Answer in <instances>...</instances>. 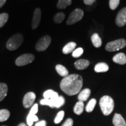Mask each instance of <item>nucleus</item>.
Segmentation results:
<instances>
[{
  "label": "nucleus",
  "mask_w": 126,
  "mask_h": 126,
  "mask_svg": "<svg viewBox=\"0 0 126 126\" xmlns=\"http://www.w3.org/2000/svg\"><path fill=\"white\" fill-rule=\"evenodd\" d=\"M83 86V79L78 74H71L64 77L60 82V88L69 96L78 94Z\"/></svg>",
  "instance_id": "nucleus-1"
},
{
  "label": "nucleus",
  "mask_w": 126,
  "mask_h": 126,
  "mask_svg": "<svg viewBox=\"0 0 126 126\" xmlns=\"http://www.w3.org/2000/svg\"><path fill=\"white\" fill-rule=\"evenodd\" d=\"M100 109L105 116H108L113 111L114 103L113 99L109 96H104L99 101Z\"/></svg>",
  "instance_id": "nucleus-2"
},
{
  "label": "nucleus",
  "mask_w": 126,
  "mask_h": 126,
  "mask_svg": "<svg viewBox=\"0 0 126 126\" xmlns=\"http://www.w3.org/2000/svg\"><path fill=\"white\" fill-rule=\"evenodd\" d=\"M23 42V36L22 34H16L12 36L8 40L7 43V48L10 51H14L19 47Z\"/></svg>",
  "instance_id": "nucleus-3"
},
{
  "label": "nucleus",
  "mask_w": 126,
  "mask_h": 126,
  "mask_svg": "<svg viewBox=\"0 0 126 126\" xmlns=\"http://www.w3.org/2000/svg\"><path fill=\"white\" fill-rule=\"evenodd\" d=\"M65 103V99L63 96H59L54 99H44L40 100V104L42 105H47L51 108H59Z\"/></svg>",
  "instance_id": "nucleus-4"
},
{
  "label": "nucleus",
  "mask_w": 126,
  "mask_h": 126,
  "mask_svg": "<svg viewBox=\"0 0 126 126\" xmlns=\"http://www.w3.org/2000/svg\"><path fill=\"white\" fill-rule=\"evenodd\" d=\"M126 46V40L120 39L108 43L106 46V50L108 51H116L122 49Z\"/></svg>",
  "instance_id": "nucleus-5"
},
{
  "label": "nucleus",
  "mask_w": 126,
  "mask_h": 126,
  "mask_svg": "<svg viewBox=\"0 0 126 126\" xmlns=\"http://www.w3.org/2000/svg\"><path fill=\"white\" fill-rule=\"evenodd\" d=\"M84 13L81 9H75L71 12L67 20V25H71L81 20L82 19Z\"/></svg>",
  "instance_id": "nucleus-6"
},
{
  "label": "nucleus",
  "mask_w": 126,
  "mask_h": 126,
  "mask_svg": "<svg viewBox=\"0 0 126 126\" xmlns=\"http://www.w3.org/2000/svg\"><path fill=\"white\" fill-rule=\"evenodd\" d=\"M51 42V39L48 35L44 36L39 39L36 45V50L38 51H45L48 48Z\"/></svg>",
  "instance_id": "nucleus-7"
},
{
  "label": "nucleus",
  "mask_w": 126,
  "mask_h": 126,
  "mask_svg": "<svg viewBox=\"0 0 126 126\" xmlns=\"http://www.w3.org/2000/svg\"><path fill=\"white\" fill-rule=\"evenodd\" d=\"M34 60V56L32 54H24L18 57L15 61L17 66H24L32 63Z\"/></svg>",
  "instance_id": "nucleus-8"
},
{
  "label": "nucleus",
  "mask_w": 126,
  "mask_h": 126,
  "mask_svg": "<svg viewBox=\"0 0 126 126\" xmlns=\"http://www.w3.org/2000/svg\"><path fill=\"white\" fill-rule=\"evenodd\" d=\"M36 99V94L34 92H28L25 95L23 100V105L25 108H31Z\"/></svg>",
  "instance_id": "nucleus-9"
},
{
  "label": "nucleus",
  "mask_w": 126,
  "mask_h": 126,
  "mask_svg": "<svg viewBox=\"0 0 126 126\" xmlns=\"http://www.w3.org/2000/svg\"><path fill=\"white\" fill-rule=\"evenodd\" d=\"M116 23L118 26L122 27L126 24V7L120 11L116 18Z\"/></svg>",
  "instance_id": "nucleus-10"
},
{
  "label": "nucleus",
  "mask_w": 126,
  "mask_h": 126,
  "mask_svg": "<svg viewBox=\"0 0 126 126\" xmlns=\"http://www.w3.org/2000/svg\"><path fill=\"white\" fill-rule=\"evenodd\" d=\"M41 17H42V12L41 9L37 8L34 10L32 22V29H36L40 24Z\"/></svg>",
  "instance_id": "nucleus-11"
},
{
  "label": "nucleus",
  "mask_w": 126,
  "mask_h": 126,
  "mask_svg": "<svg viewBox=\"0 0 126 126\" xmlns=\"http://www.w3.org/2000/svg\"><path fill=\"white\" fill-rule=\"evenodd\" d=\"M89 64H90V62L87 60L85 59L78 60L74 63L75 68L78 70H85L89 65Z\"/></svg>",
  "instance_id": "nucleus-12"
},
{
  "label": "nucleus",
  "mask_w": 126,
  "mask_h": 126,
  "mask_svg": "<svg viewBox=\"0 0 126 126\" xmlns=\"http://www.w3.org/2000/svg\"><path fill=\"white\" fill-rule=\"evenodd\" d=\"M113 124L114 126H126V122L121 114L116 113L113 116Z\"/></svg>",
  "instance_id": "nucleus-13"
},
{
  "label": "nucleus",
  "mask_w": 126,
  "mask_h": 126,
  "mask_svg": "<svg viewBox=\"0 0 126 126\" xmlns=\"http://www.w3.org/2000/svg\"><path fill=\"white\" fill-rule=\"evenodd\" d=\"M113 61L117 64L124 65L126 64V56L123 53H118L113 57Z\"/></svg>",
  "instance_id": "nucleus-14"
},
{
  "label": "nucleus",
  "mask_w": 126,
  "mask_h": 126,
  "mask_svg": "<svg viewBox=\"0 0 126 126\" xmlns=\"http://www.w3.org/2000/svg\"><path fill=\"white\" fill-rule=\"evenodd\" d=\"M91 90L89 89H88V88H86V89L82 91L78 94V99L79 101L83 102L86 101V100L89 98V96H90L91 94Z\"/></svg>",
  "instance_id": "nucleus-15"
},
{
  "label": "nucleus",
  "mask_w": 126,
  "mask_h": 126,
  "mask_svg": "<svg viewBox=\"0 0 126 126\" xmlns=\"http://www.w3.org/2000/svg\"><path fill=\"white\" fill-rule=\"evenodd\" d=\"M77 46V44L75 42H71L67 43L63 48V53L64 54H68L72 53L75 50V47Z\"/></svg>",
  "instance_id": "nucleus-16"
},
{
  "label": "nucleus",
  "mask_w": 126,
  "mask_h": 126,
  "mask_svg": "<svg viewBox=\"0 0 126 126\" xmlns=\"http://www.w3.org/2000/svg\"><path fill=\"white\" fill-rule=\"evenodd\" d=\"M94 71L96 72H105L109 70V66L105 63H97L94 67Z\"/></svg>",
  "instance_id": "nucleus-17"
},
{
  "label": "nucleus",
  "mask_w": 126,
  "mask_h": 126,
  "mask_svg": "<svg viewBox=\"0 0 126 126\" xmlns=\"http://www.w3.org/2000/svg\"><path fill=\"white\" fill-rule=\"evenodd\" d=\"M56 70L58 74L61 77H65L68 75V71L64 66L61 65V64H58L56 66Z\"/></svg>",
  "instance_id": "nucleus-18"
},
{
  "label": "nucleus",
  "mask_w": 126,
  "mask_h": 126,
  "mask_svg": "<svg viewBox=\"0 0 126 126\" xmlns=\"http://www.w3.org/2000/svg\"><path fill=\"white\" fill-rule=\"evenodd\" d=\"M43 96L45 99H54L59 96V94L57 92H55L53 90H47L45 91L43 94Z\"/></svg>",
  "instance_id": "nucleus-19"
},
{
  "label": "nucleus",
  "mask_w": 126,
  "mask_h": 126,
  "mask_svg": "<svg viewBox=\"0 0 126 126\" xmlns=\"http://www.w3.org/2000/svg\"><path fill=\"white\" fill-rule=\"evenodd\" d=\"M8 86L4 83H0V102L4 100L7 96L8 93Z\"/></svg>",
  "instance_id": "nucleus-20"
},
{
  "label": "nucleus",
  "mask_w": 126,
  "mask_h": 126,
  "mask_svg": "<svg viewBox=\"0 0 126 126\" xmlns=\"http://www.w3.org/2000/svg\"><path fill=\"white\" fill-rule=\"evenodd\" d=\"M91 41L94 46L96 48L100 47L102 46V39L97 33H94L93 34L91 37Z\"/></svg>",
  "instance_id": "nucleus-21"
},
{
  "label": "nucleus",
  "mask_w": 126,
  "mask_h": 126,
  "mask_svg": "<svg viewBox=\"0 0 126 126\" xmlns=\"http://www.w3.org/2000/svg\"><path fill=\"white\" fill-rule=\"evenodd\" d=\"M83 109H84L83 102L79 101L77 102L74 108V112L77 115H80L83 113Z\"/></svg>",
  "instance_id": "nucleus-22"
},
{
  "label": "nucleus",
  "mask_w": 126,
  "mask_h": 126,
  "mask_svg": "<svg viewBox=\"0 0 126 126\" xmlns=\"http://www.w3.org/2000/svg\"><path fill=\"white\" fill-rule=\"evenodd\" d=\"M71 3V0H59L57 4V7L60 9H65L68 6L70 5Z\"/></svg>",
  "instance_id": "nucleus-23"
},
{
  "label": "nucleus",
  "mask_w": 126,
  "mask_h": 126,
  "mask_svg": "<svg viewBox=\"0 0 126 126\" xmlns=\"http://www.w3.org/2000/svg\"><path fill=\"white\" fill-rule=\"evenodd\" d=\"M10 116V113L7 109L0 110V122H2L7 120Z\"/></svg>",
  "instance_id": "nucleus-24"
},
{
  "label": "nucleus",
  "mask_w": 126,
  "mask_h": 126,
  "mask_svg": "<svg viewBox=\"0 0 126 126\" xmlns=\"http://www.w3.org/2000/svg\"><path fill=\"white\" fill-rule=\"evenodd\" d=\"M96 100L95 99H91L90 101L88 102L85 108L86 111L88 113L92 112L96 106Z\"/></svg>",
  "instance_id": "nucleus-25"
},
{
  "label": "nucleus",
  "mask_w": 126,
  "mask_h": 126,
  "mask_svg": "<svg viewBox=\"0 0 126 126\" xmlns=\"http://www.w3.org/2000/svg\"><path fill=\"white\" fill-rule=\"evenodd\" d=\"M9 18L8 14L7 13H2L0 14V28L3 27L7 22Z\"/></svg>",
  "instance_id": "nucleus-26"
},
{
  "label": "nucleus",
  "mask_w": 126,
  "mask_h": 126,
  "mask_svg": "<svg viewBox=\"0 0 126 126\" xmlns=\"http://www.w3.org/2000/svg\"><path fill=\"white\" fill-rule=\"evenodd\" d=\"M65 19V14L63 12H60L57 14L54 17V21L56 23H60Z\"/></svg>",
  "instance_id": "nucleus-27"
},
{
  "label": "nucleus",
  "mask_w": 126,
  "mask_h": 126,
  "mask_svg": "<svg viewBox=\"0 0 126 126\" xmlns=\"http://www.w3.org/2000/svg\"><path fill=\"white\" fill-rule=\"evenodd\" d=\"M38 117L36 115L29 114L27 117V123L28 126H32L34 122H37V121H38Z\"/></svg>",
  "instance_id": "nucleus-28"
},
{
  "label": "nucleus",
  "mask_w": 126,
  "mask_h": 126,
  "mask_svg": "<svg viewBox=\"0 0 126 126\" xmlns=\"http://www.w3.org/2000/svg\"><path fill=\"white\" fill-rule=\"evenodd\" d=\"M64 117V111H60L57 114L56 118L54 119V123L59 124L63 120V118Z\"/></svg>",
  "instance_id": "nucleus-29"
},
{
  "label": "nucleus",
  "mask_w": 126,
  "mask_h": 126,
  "mask_svg": "<svg viewBox=\"0 0 126 126\" xmlns=\"http://www.w3.org/2000/svg\"><path fill=\"white\" fill-rule=\"evenodd\" d=\"M83 48L79 47V48H77V49H75L74 51L72 52V56L74 58H78V57H79L80 56H81L82 54H83Z\"/></svg>",
  "instance_id": "nucleus-30"
},
{
  "label": "nucleus",
  "mask_w": 126,
  "mask_h": 126,
  "mask_svg": "<svg viewBox=\"0 0 126 126\" xmlns=\"http://www.w3.org/2000/svg\"><path fill=\"white\" fill-rule=\"evenodd\" d=\"M120 3V0H110L109 1V7L110 9L114 10L117 8Z\"/></svg>",
  "instance_id": "nucleus-31"
},
{
  "label": "nucleus",
  "mask_w": 126,
  "mask_h": 126,
  "mask_svg": "<svg viewBox=\"0 0 126 126\" xmlns=\"http://www.w3.org/2000/svg\"><path fill=\"white\" fill-rule=\"evenodd\" d=\"M37 111H38V105L37 103H36L32 106V108L31 110H30L29 114L35 115L37 113Z\"/></svg>",
  "instance_id": "nucleus-32"
},
{
  "label": "nucleus",
  "mask_w": 126,
  "mask_h": 126,
  "mask_svg": "<svg viewBox=\"0 0 126 126\" xmlns=\"http://www.w3.org/2000/svg\"><path fill=\"white\" fill-rule=\"evenodd\" d=\"M73 120L72 119H68L64 123L62 126H73Z\"/></svg>",
  "instance_id": "nucleus-33"
},
{
  "label": "nucleus",
  "mask_w": 126,
  "mask_h": 126,
  "mask_svg": "<svg viewBox=\"0 0 126 126\" xmlns=\"http://www.w3.org/2000/svg\"><path fill=\"white\" fill-rule=\"evenodd\" d=\"M35 126H46V122L45 120H42L40 122L37 123L35 124Z\"/></svg>",
  "instance_id": "nucleus-34"
},
{
  "label": "nucleus",
  "mask_w": 126,
  "mask_h": 126,
  "mask_svg": "<svg viewBox=\"0 0 126 126\" xmlns=\"http://www.w3.org/2000/svg\"><path fill=\"white\" fill-rule=\"evenodd\" d=\"M95 1L96 0H83V2L86 5H92L93 3L95 2Z\"/></svg>",
  "instance_id": "nucleus-35"
},
{
  "label": "nucleus",
  "mask_w": 126,
  "mask_h": 126,
  "mask_svg": "<svg viewBox=\"0 0 126 126\" xmlns=\"http://www.w3.org/2000/svg\"><path fill=\"white\" fill-rule=\"evenodd\" d=\"M6 0H0V8H2L3 6L4 5V4H5Z\"/></svg>",
  "instance_id": "nucleus-36"
},
{
  "label": "nucleus",
  "mask_w": 126,
  "mask_h": 126,
  "mask_svg": "<svg viewBox=\"0 0 126 126\" xmlns=\"http://www.w3.org/2000/svg\"><path fill=\"white\" fill-rule=\"evenodd\" d=\"M18 126H26L25 123H20V124H19Z\"/></svg>",
  "instance_id": "nucleus-37"
}]
</instances>
